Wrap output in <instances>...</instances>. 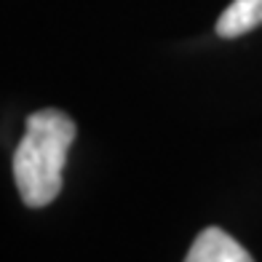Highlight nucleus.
Instances as JSON below:
<instances>
[{"mask_svg":"<svg viewBox=\"0 0 262 262\" xmlns=\"http://www.w3.org/2000/svg\"><path fill=\"white\" fill-rule=\"evenodd\" d=\"M75 134V121L56 107L27 115L25 137L14 152V182L25 206L43 209L56 201Z\"/></svg>","mask_w":262,"mask_h":262,"instance_id":"nucleus-1","label":"nucleus"},{"mask_svg":"<svg viewBox=\"0 0 262 262\" xmlns=\"http://www.w3.org/2000/svg\"><path fill=\"white\" fill-rule=\"evenodd\" d=\"M185 262H254L252 254L220 228H206L195 235Z\"/></svg>","mask_w":262,"mask_h":262,"instance_id":"nucleus-2","label":"nucleus"},{"mask_svg":"<svg viewBox=\"0 0 262 262\" xmlns=\"http://www.w3.org/2000/svg\"><path fill=\"white\" fill-rule=\"evenodd\" d=\"M262 27V0H233L217 19V35L225 40Z\"/></svg>","mask_w":262,"mask_h":262,"instance_id":"nucleus-3","label":"nucleus"}]
</instances>
